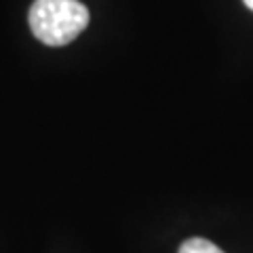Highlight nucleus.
Segmentation results:
<instances>
[{
	"mask_svg": "<svg viewBox=\"0 0 253 253\" xmlns=\"http://www.w3.org/2000/svg\"><path fill=\"white\" fill-rule=\"evenodd\" d=\"M243 2H245V4H247V6H249V9L253 11V0H243Z\"/></svg>",
	"mask_w": 253,
	"mask_h": 253,
	"instance_id": "3",
	"label": "nucleus"
},
{
	"mask_svg": "<svg viewBox=\"0 0 253 253\" xmlns=\"http://www.w3.org/2000/svg\"><path fill=\"white\" fill-rule=\"evenodd\" d=\"M179 253H224V251L207 239H190L186 243H181Z\"/></svg>",
	"mask_w": 253,
	"mask_h": 253,
	"instance_id": "2",
	"label": "nucleus"
},
{
	"mask_svg": "<svg viewBox=\"0 0 253 253\" xmlns=\"http://www.w3.org/2000/svg\"><path fill=\"white\" fill-rule=\"evenodd\" d=\"M89 9L78 0H36L30 6V30L46 46H66L89 26Z\"/></svg>",
	"mask_w": 253,
	"mask_h": 253,
	"instance_id": "1",
	"label": "nucleus"
}]
</instances>
